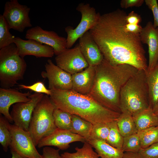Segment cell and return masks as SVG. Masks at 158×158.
<instances>
[{"label":"cell","mask_w":158,"mask_h":158,"mask_svg":"<svg viewBox=\"0 0 158 158\" xmlns=\"http://www.w3.org/2000/svg\"><path fill=\"white\" fill-rule=\"evenodd\" d=\"M127 15L120 9L100 15L89 31L104 59L111 64H128L146 71L148 64L140 34L127 30Z\"/></svg>","instance_id":"1"},{"label":"cell","mask_w":158,"mask_h":158,"mask_svg":"<svg viewBox=\"0 0 158 158\" xmlns=\"http://www.w3.org/2000/svg\"><path fill=\"white\" fill-rule=\"evenodd\" d=\"M91 90L87 95L104 107L121 113L120 94L127 81L138 70L128 64H111L105 59L95 66Z\"/></svg>","instance_id":"2"},{"label":"cell","mask_w":158,"mask_h":158,"mask_svg":"<svg viewBox=\"0 0 158 158\" xmlns=\"http://www.w3.org/2000/svg\"><path fill=\"white\" fill-rule=\"evenodd\" d=\"M50 90L49 98L56 108L78 116L93 124L116 121L121 113L104 107L88 95L72 90Z\"/></svg>","instance_id":"3"},{"label":"cell","mask_w":158,"mask_h":158,"mask_svg":"<svg viewBox=\"0 0 158 158\" xmlns=\"http://www.w3.org/2000/svg\"><path fill=\"white\" fill-rule=\"evenodd\" d=\"M146 71L138 70L125 83L120 94L121 113L132 115L149 107Z\"/></svg>","instance_id":"4"},{"label":"cell","mask_w":158,"mask_h":158,"mask_svg":"<svg viewBox=\"0 0 158 158\" xmlns=\"http://www.w3.org/2000/svg\"><path fill=\"white\" fill-rule=\"evenodd\" d=\"M27 67L25 61L19 55L14 43L0 49L1 87L11 88L22 80Z\"/></svg>","instance_id":"5"},{"label":"cell","mask_w":158,"mask_h":158,"mask_svg":"<svg viewBox=\"0 0 158 158\" xmlns=\"http://www.w3.org/2000/svg\"><path fill=\"white\" fill-rule=\"evenodd\" d=\"M56 108L49 96L46 94L35 107L28 132L36 147L42 138L51 134L57 128L53 115Z\"/></svg>","instance_id":"6"},{"label":"cell","mask_w":158,"mask_h":158,"mask_svg":"<svg viewBox=\"0 0 158 158\" xmlns=\"http://www.w3.org/2000/svg\"><path fill=\"white\" fill-rule=\"evenodd\" d=\"M76 9L80 13L81 19L75 28L70 26L65 28V31L67 34V49L71 48L78 39L93 28L101 15L88 3L79 4Z\"/></svg>","instance_id":"7"},{"label":"cell","mask_w":158,"mask_h":158,"mask_svg":"<svg viewBox=\"0 0 158 158\" xmlns=\"http://www.w3.org/2000/svg\"><path fill=\"white\" fill-rule=\"evenodd\" d=\"M30 8L20 4L17 0H11L5 4L2 16L10 29L23 32L32 26L29 13Z\"/></svg>","instance_id":"8"},{"label":"cell","mask_w":158,"mask_h":158,"mask_svg":"<svg viewBox=\"0 0 158 158\" xmlns=\"http://www.w3.org/2000/svg\"><path fill=\"white\" fill-rule=\"evenodd\" d=\"M9 129L11 137L9 147L10 151L16 152L25 158H42L28 131L10 123Z\"/></svg>","instance_id":"9"},{"label":"cell","mask_w":158,"mask_h":158,"mask_svg":"<svg viewBox=\"0 0 158 158\" xmlns=\"http://www.w3.org/2000/svg\"><path fill=\"white\" fill-rule=\"evenodd\" d=\"M44 95L35 92L30 95L29 101L13 105L10 114L14 124L28 131L33 111Z\"/></svg>","instance_id":"10"},{"label":"cell","mask_w":158,"mask_h":158,"mask_svg":"<svg viewBox=\"0 0 158 158\" xmlns=\"http://www.w3.org/2000/svg\"><path fill=\"white\" fill-rule=\"evenodd\" d=\"M55 59L58 66L71 75L82 71L89 66L78 44L72 48L66 49Z\"/></svg>","instance_id":"11"},{"label":"cell","mask_w":158,"mask_h":158,"mask_svg":"<svg viewBox=\"0 0 158 158\" xmlns=\"http://www.w3.org/2000/svg\"><path fill=\"white\" fill-rule=\"evenodd\" d=\"M44 66L45 71L41 72V75L48 79L49 89L72 90L71 74L55 65L50 59Z\"/></svg>","instance_id":"12"},{"label":"cell","mask_w":158,"mask_h":158,"mask_svg":"<svg viewBox=\"0 0 158 158\" xmlns=\"http://www.w3.org/2000/svg\"><path fill=\"white\" fill-rule=\"evenodd\" d=\"M25 37L51 47L56 56L67 49L66 38L59 36L54 31L44 30L38 26L28 30Z\"/></svg>","instance_id":"13"},{"label":"cell","mask_w":158,"mask_h":158,"mask_svg":"<svg viewBox=\"0 0 158 158\" xmlns=\"http://www.w3.org/2000/svg\"><path fill=\"white\" fill-rule=\"evenodd\" d=\"M87 141L84 137L73 133L70 131L57 128L49 135L42 138L37 147L40 148L46 146H54L61 150L67 149L70 144L75 142H85Z\"/></svg>","instance_id":"14"},{"label":"cell","mask_w":158,"mask_h":158,"mask_svg":"<svg viewBox=\"0 0 158 158\" xmlns=\"http://www.w3.org/2000/svg\"><path fill=\"white\" fill-rule=\"evenodd\" d=\"M14 43L19 55L23 58L27 55L33 56L37 58H51L54 54V49L51 47L34 40H25L16 37Z\"/></svg>","instance_id":"15"},{"label":"cell","mask_w":158,"mask_h":158,"mask_svg":"<svg viewBox=\"0 0 158 158\" xmlns=\"http://www.w3.org/2000/svg\"><path fill=\"white\" fill-rule=\"evenodd\" d=\"M140 36L142 43L148 46L149 61L147 71H150L158 63V28H155L153 23L149 21L142 28Z\"/></svg>","instance_id":"16"},{"label":"cell","mask_w":158,"mask_h":158,"mask_svg":"<svg viewBox=\"0 0 158 158\" xmlns=\"http://www.w3.org/2000/svg\"><path fill=\"white\" fill-rule=\"evenodd\" d=\"M31 94L30 92L23 93L11 88H0V113L3 114L10 123L13 122L9 112L11 105L19 102L29 101Z\"/></svg>","instance_id":"17"},{"label":"cell","mask_w":158,"mask_h":158,"mask_svg":"<svg viewBox=\"0 0 158 158\" xmlns=\"http://www.w3.org/2000/svg\"><path fill=\"white\" fill-rule=\"evenodd\" d=\"M81 51L89 66H95L100 64L104 57L89 31L79 39Z\"/></svg>","instance_id":"18"},{"label":"cell","mask_w":158,"mask_h":158,"mask_svg":"<svg viewBox=\"0 0 158 158\" xmlns=\"http://www.w3.org/2000/svg\"><path fill=\"white\" fill-rule=\"evenodd\" d=\"M95 67L89 66L82 71L72 75V90L84 95L89 93L95 77Z\"/></svg>","instance_id":"19"},{"label":"cell","mask_w":158,"mask_h":158,"mask_svg":"<svg viewBox=\"0 0 158 158\" xmlns=\"http://www.w3.org/2000/svg\"><path fill=\"white\" fill-rule=\"evenodd\" d=\"M132 116L138 131L158 126V117L150 106Z\"/></svg>","instance_id":"20"},{"label":"cell","mask_w":158,"mask_h":158,"mask_svg":"<svg viewBox=\"0 0 158 158\" xmlns=\"http://www.w3.org/2000/svg\"><path fill=\"white\" fill-rule=\"evenodd\" d=\"M88 142L100 158H122L124 152L110 145L106 141L90 140Z\"/></svg>","instance_id":"21"},{"label":"cell","mask_w":158,"mask_h":158,"mask_svg":"<svg viewBox=\"0 0 158 158\" xmlns=\"http://www.w3.org/2000/svg\"><path fill=\"white\" fill-rule=\"evenodd\" d=\"M149 106L152 108L158 104V63L153 69L146 71Z\"/></svg>","instance_id":"22"},{"label":"cell","mask_w":158,"mask_h":158,"mask_svg":"<svg viewBox=\"0 0 158 158\" xmlns=\"http://www.w3.org/2000/svg\"><path fill=\"white\" fill-rule=\"evenodd\" d=\"M93 126L91 122L74 114H72V123L71 131L84 137L88 141L90 139Z\"/></svg>","instance_id":"23"},{"label":"cell","mask_w":158,"mask_h":158,"mask_svg":"<svg viewBox=\"0 0 158 158\" xmlns=\"http://www.w3.org/2000/svg\"><path fill=\"white\" fill-rule=\"evenodd\" d=\"M116 122L119 130L123 137L138 132L133 116L129 113H121Z\"/></svg>","instance_id":"24"},{"label":"cell","mask_w":158,"mask_h":158,"mask_svg":"<svg viewBox=\"0 0 158 158\" xmlns=\"http://www.w3.org/2000/svg\"><path fill=\"white\" fill-rule=\"evenodd\" d=\"M92 148L90 144L86 141L84 143L82 147H76L75 152L71 153L65 152L61 155L63 158H100Z\"/></svg>","instance_id":"25"},{"label":"cell","mask_w":158,"mask_h":158,"mask_svg":"<svg viewBox=\"0 0 158 158\" xmlns=\"http://www.w3.org/2000/svg\"><path fill=\"white\" fill-rule=\"evenodd\" d=\"M141 148H145L158 142V126L138 131Z\"/></svg>","instance_id":"26"},{"label":"cell","mask_w":158,"mask_h":158,"mask_svg":"<svg viewBox=\"0 0 158 158\" xmlns=\"http://www.w3.org/2000/svg\"><path fill=\"white\" fill-rule=\"evenodd\" d=\"M54 123L57 128L71 131L72 123V114L56 108L53 113Z\"/></svg>","instance_id":"27"},{"label":"cell","mask_w":158,"mask_h":158,"mask_svg":"<svg viewBox=\"0 0 158 158\" xmlns=\"http://www.w3.org/2000/svg\"><path fill=\"white\" fill-rule=\"evenodd\" d=\"M109 131L106 142L113 147L121 150L123 137L119 130L116 121L109 122Z\"/></svg>","instance_id":"28"},{"label":"cell","mask_w":158,"mask_h":158,"mask_svg":"<svg viewBox=\"0 0 158 158\" xmlns=\"http://www.w3.org/2000/svg\"><path fill=\"white\" fill-rule=\"evenodd\" d=\"M10 122L1 114L0 116V143L3 150L6 152L11 141V134L9 129Z\"/></svg>","instance_id":"29"},{"label":"cell","mask_w":158,"mask_h":158,"mask_svg":"<svg viewBox=\"0 0 158 158\" xmlns=\"http://www.w3.org/2000/svg\"><path fill=\"white\" fill-rule=\"evenodd\" d=\"M10 29L2 15H0V49L14 43L15 37L9 31Z\"/></svg>","instance_id":"30"},{"label":"cell","mask_w":158,"mask_h":158,"mask_svg":"<svg viewBox=\"0 0 158 158\" xmlns=\"http://www.w3.org/2000/svg\"><path fill=\"white\" fill-rule=\"evenodd\" d=\"M109 123H99L93 124L89 140H96L106 141L109 131Z\"/></svg>","instance_id":"31"},{"label":"cell","mask_w":158,"mask_h":158,"mask_svg":"<svg viewBox=\"0 0 158 158\" xmlns=\"http://www.w3.org/2000/svg\"><path fill=\"white\" fill-rule=\"evenodd\" d=\"M141 149L140 141L137 133L123 137L121 149L123 152L138 153Z\"/></svg>","instance_id":"32"},{"label":"cell","mask_w":158,"mask_h":158,"mask_svg":"<svg viewBox=\"0 0 158 158\" xmlns=\"http://www.w3.org/2000/svg\"><path fill=\"white\" fill-rule=\"evenodd\" d=\"M18 86L20 89H29L35 92L45 94L49 96L51 94L50 90L47 89L44 83L41 81L37 82L29 85H19Z\"/></svg>","instance_id":"33"},{"label":"cell","mask_w":158,"mask_h":158,"mask_svg":"<svg viewBox=\"0 0 158 158\" xmlns=\"http://www.w3.org/2000/svg\"><path fill=\"white\" fill-rule=\"evenodd\" d=\"M138 154L142 158H158V142L145 148H141Z\"/></svg>","instance_id":"34"},{"label":"cell","mask_w":158,"mask_h":158,"mask_svg":"<svg viewBox=\"0 0 158 158\" xmlns=\"http://www.w3.org/2000/svg\"><path fill=\"white\" fill-rule=\"evenodd\" d=\"M144 2L148 8L151 10L153 15L154 23L155 28H158V4L156 0H145Z\"/></svg>","instance_id":"35"},{"label":"cell","mask_w":158,"mask_h":158,"mask_svg":"<svg viewBox=\"0 0 158 158\" xmlns=\"http://www.w3.org/2000/svg\"><path fill=\"white\" fill-rule=\"evenodd\" d=\"M60 150L55 149L49 146L43 147L42 154V158H63L59 153Z\"/></svg>","instance_id":"36"},{"label":"cell","mask_w":158,"mask_h":158,"mask_svg":"<svg viewBox=\"0 0 158 158\" xmlns=\"http://www.w3.org/2000/svg\"><path fill=\"white\" fill-rule=\"evenodd\" d=\"M143 0H122L120 2L121 7L127 8L133 7H140L143 4Z\"/></svg>","instance_id":"37"},{"label":"cell","mask_w":158,"mask_h":158,"mask_svg":"<svg viewBox=\"0 0 158 158\" xmlns=\"http://www.w3.org/2000/svg\"><path fill=\"white\" fill-rule=\"evenodd\" d=\"M126 19L127 23L135 25H140L142 20L140 15L133 11L127 14Z\"/></svg>","instance_id":"38"},{"label":"cell","mask_w":158,"mask_h":158,"mask_svg":"<svg viewBox=\"0 0 158 158\" xmlns=\"http://www.w3.org/2000/svg\"><path fill=\"white\" fill-rule=\"evenodd\" d=\"M126 28L129 31L136 34H140L142 28L140 25L128 23H126Z\"/></svg>","instance_id":"39"},{"label":"cell","mask_w":158,"mask_h":158,"mask_svg":"<svg viewBox=\"0 0 158 158\" xmlns=\"http://www.w3.org/2000/svg\"><path fill=\"white\" fill-rule=\"evenodd\" d=\"M122 158H142L138 153L126 152L124 153Z\"/></svg>","instance_id":"40"},{"label":"cell","mask_w":158,"mask_h":158,"mask_svg":"<svg viewBox=\"0 0 158 158\" xmlns=\"http://www.w3.org/2000/svg\"><path fill=\"white\" fill-rule=\"evenodd\" d=\"M12 155L11 158H25L17 153L16 152L10 151Z\"/></svg>","instance_id":"41"},{"label":"cell","mask_w":158,"mask_h":158,"mask_svg":"<svg viewBox=\"0 0 158 158\" xmlns=\"http://www.w3.org/2000/svg\"><path fill=\"white\" fill-rule=\"evenodd\" d=\"M153 111L158 117V104L155 105L153 108Z\"/></svg>","instance_id":"42"}]
</instances>
